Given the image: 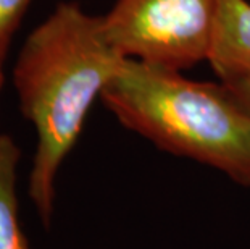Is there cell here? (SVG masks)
Masks as SVG:
<instances>
[{"label":"cell","mask_w":250,"mask_h":249,"mask_svg":"<svg viewBox=\"0 0 250 249\" xmlns=\"http://www.w3.org/2000/svg\"><path fill=\"white\" fill-rule=\"evenodd\" d=\"M21 151L8 135L0 133V249H31L20 224L17 172Z\"/></svg>","instance_id":"obj_5"},{"label":"cell","mask_w":250,"mask_h":249,"mask_svg":"<svg viewBox=\"0 0 250 249\" xmlns=\"http://www.w3.org/2000/svg\"><path fill=\"white\" fill-rule=\"evenodd\" d=\"M223 83L250 109V75L228 79V81H223Z\"/></svg>","instance_id":"obj_7"},{"label":"cell","mask_w":250,"mask_h":249,"mask_svg":"<svg viewBox=\"0 0 250 249\" xmlns=\"http://www.w3.org/2000/svg\"><path fill=\"white\" fill-rule=\"evenodd\" d=\"M31 0H0V41H10Z\"/></svg>","instance_id":"obj_6"},{"label":"cell","mask_w":250,"mask_h":249,"mask_svg":"<svg viewBox=\"0 0 250 249\" xmlns=\"http://www.w3.org/2000/svg\"><path fill=\"white\" fill-rule=\"evenodd\" d=\"M125 62L108 41L102 17L73 2L58 3L21 47L13 83L21 112L37 133L28 193L45 226L54 217L62 163L81 135L90 105Z\"/></svg>","instance_id":"obj_1"},{"label":"cell","mask_w":250,"mask_h":249,"mask_svg":"<svg viewBox=\"0 0 250 249\" xmlns=\"http://www.w3.org/2000/svg\"><path fill=\"white\" fill-rule=\"evenodd\" d=\"M100 99L121 125L158 149L250 188V109L223 81H194L126 58Z\"/></svg>","instance_id":"obj_2"},{"label":"cell","mask_w":250,"mask_h":249,"mask_svg":"<svg viewBox=\"0 0 250 249\" xmlns=\"http://www.w3.org/2000/svg\"><path fill=\"white\" fill-rule=\"evenodd\" d=\"M208 62L221 81L250 75V3L223 0Z\"/></svg>","instance_id":"obj_4"},{"label":"cell","mask_w":250,"mask_h":249,"mask_svg":"<svg viewBox=\"0 0 250 249\" xmlns=\"http://www.w3.org/2000/svg\"><path fill=\"white\" fill-rule=\"evenodd\" d=\"M10 41H0V88L3 84V60L5 55H7V49H8Z\"/></svg>","instance_id":"obj_8"},{"label":"cell","mask_w":250,"mask_h":249,"mask_svg":"<svg viewBox=\"0 0 250 249\" xmlns=\"http://www.w3.org/2000/svg\"><path fill=\"white\" fill-rule=\"evenodd\" d=\"M223 0H116L102 17L126 58L183 71L208 62Z\"/></svg>","instance_id":"obj_3"}]
</instances>
